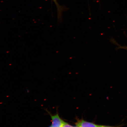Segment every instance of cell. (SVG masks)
<instances>
[{"label": "cell", "mask_w": 127, "mask_h": 127, "mask_svg": "<svg viewBox=\"0 0 127 127\" xmlns=\"http://www.w3.org/2000/svg\"><path fill=\"white\" fill-rule=\"evenodd\" d=\"M52 120V127H62L64 122L60 118L58 113L52 115L48 112Z\"/></svg>", "instance_id": "6da1fadb"}, {"label": "cell", "mask_w": 127, "mask_h": 127, "mask_svg": "<svg viewBox=\"0 0 127 127\" xmlns=\"http://www.w3.org/2000/svg\"><path fill=\"white\" fill-rule=\"evenodd\" d=\"M76 126L78 127H100V125L85 121L83 119L77 120L75 123Z\"/></svg>", "instance_id": "7a4b0ae2"}, {"label": "cell", "mask_w": 127, "mask_h": 127, "mask_svg": "<svg viewBox=\"0 0 127 127\" xmlns=\"http://www.w3.org/2000/svg\"><path fill=\"white\" fill-rule=\"evenodd\" d=\"M55 2L56 5L57 10L58 12V18L60 20V18H61L62 12L63 10V7H62L57 1V0H52Z\"/></svg>", "instance_id": "3957f363"}, {"label": "cell", "mask_w": 127, "mask_h": 127, "mask_svg": "<svg viewBox=\"0 0 127 127\" xmlns=\"http://www.w3.org/2000/svg\"><path fill=\"white\" fill-rule=\"evenodd\" d=\"M62 127H73L71 126V125H69V124L64 122Z\"/></svg>", "instance_id": "277c9868"}, {"label": "cell", "mask_w": 127, "mask_h": 127, "mask_svg": "<svg viewBox=\"0 0 127 127\" xmlns=\"http://www.w3.org/2000/svg\"><path fill=\"white\" fill-rule=\"evenodd\" d=\"M123 126V125H121L118 126H103V125H100V127H122Z\"/></svg>", "instance_id": "5b68a950"}, {"label": "cell", "mask_w": 127, "mask_h": 127, "mask_svg": "<svg viewBox=\"0 0 127 127\" xmlns=\"http://www.w3.org/2000/svg\"><path fill=\"white\" fill-rule=\"evenodd\" d=\"M52 127V126H50V127Z\"/></svg>", "instance_id": "8992f818"}, {"label": "cell", "mask_w": 127, "mask_h": 127, "mask_svg": "<svg viewBox=\"0 0 127 127\" xmlns=\"http://www.w3.org/2000/svg\"><path fill=\"white\" fill-rule=\"evenodd\" d=\"M78 127L77 126V127Z\"/></svg>", "instance_id": "52a82bcc"}]
</instances>
